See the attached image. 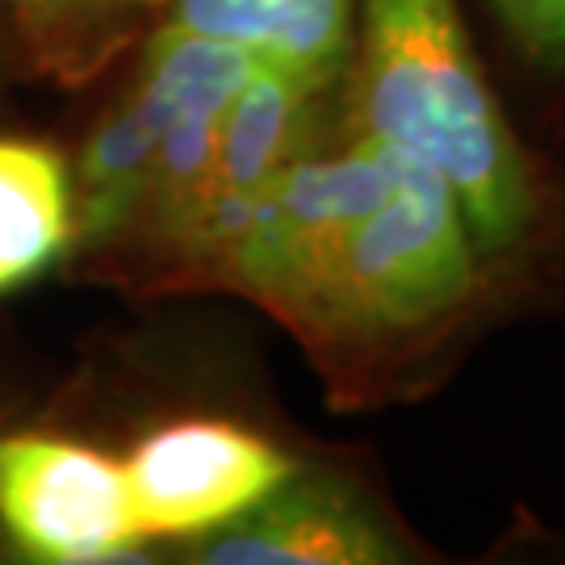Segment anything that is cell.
<instances>
[{
  "mask_svg": "<svg viewBox=\"0 0 565 565\" xmlns=\"http://www.w3.org/2000/svg\"><path fill=\"white\" fill-rule=\"evenodd\" d=\"M482 252L452 184L394 147L377 202L331 239L285 319L319 335H398L452 315L473 294Z\"/></svg>",
  "mask_w": 565,
  "mask_h": 565,
  "instance_id": "cell-2",
  "label": "cell"
},
{
  "mask_svg": "<svg viewBox=\"0 0 565 565\" xmlns=\"http://www.w3.org/2000/svg\"><path fill=\"white\" fill-rule=\"evenodd\" d=\"M323 84L306 81L273 60H256L235 102L226 105L218 130V156L205 184L202 210L184 239L181 256L205 268H223L231 243L239 239L243 223L260 189L294 156L319 142V102Z\"/></svg>",
  "mask_w": 565,
  "mask_h": 565,
  "instance_id": "cell-6",
  "label": "cell"
},
{
  "mask_svg": "<svg viewBox=\"0 0 565 565\" xmlns=\"http://www.w3.org/2000/svg\"><path fill=\"white\" fill-rule=\"evenodd\" d=\"M356 130L436 168L482 260L541 218L536 181L457 13V0H361Z\"/></svg>",
  "mask_w": 565,
  "mask_h": 565,
  "instance_id": "cell-1",
  "label": "cell"
},
{
  "mask_svg": "<svg viewBox=\"0 0 565 565\" xmlns=\"http://www.w3.org/2000/svg\"><path fill=\"white\" fill-rule=\"evenodd\" d=\"M139 4H147V9H151V4H168V0H139Z\"/></svg>",
  "mask_w": 565,
  "mask_h": 565,
  "instance_id": "cell-12",
  "label": "cell"
},
{
  "mask_svg": "<svg viewBox=\"0 0 565 565\" xmlns=\"http://www.w3.org/2000/svg\"><path fill=\"white\" fill-rule=\"evenodd\" d=\"M256 55L163 21L147 42L135 84L105 109L84 142L76 172V239L109 243L139 223L160 139L184 109L231 102L252 76Z\"/></svg>",
  "mask_w": 565,
  "mask_h": 565,
  "instance_id": "cell-3",
  "label": "cell"
},
{
  "mask_svg": "<svg viewBox=\"0 0 565 565\" xmlns=\"http://www.w3.org/2000/svg\"><path fill=\"white\" fill-rule=\"evenodd\" d=\"M121 465L147 541H202L298 473L273 440L202 415L147 431Z\"/></svg>",
  "mask_w": 565,
  "mask_h": 565,
  "instance_id": "cell-5",
  "label": "cell"
},
{
  "mask_svg": "<svg viewBox=\"0 0 565 565\" xmlns=\"http://www.w3.org/2000/svg\"><path fill=\"white\" fill-rule=\"evenodd\" d=\"M494 9L527 60L565 67V0H494Z\"/></svg>",
  "mask_w": 565,
  "mask_h": 565,
  "instance_id": "cell-10",
  "label": "cell"
},
{
  "mask_svg": "<svg viewBox=\"0 0 565 565\" xmlns=\"http://www.w3.org/2000/svg\"><path fill=\"white\" fill-rule=\"evenodd\" d=\"M356 0H168V21L235 42L256 60H273L306 81H340L352 46Z\"/></svg>",
  "mask_w": 565,
  "mask_h": 565,
  "instance_id": "cell-8",
  "label": "cell"
},
{
  "mask_svg": "<svg viewBox=\"0 0 565 565\" xmlns=\"http://www.w3.org/2000/svg\"><path fill=\"white\" fill-rule=\"evenodd\" d=\"M18 13L39 34L55 42H72L93 34L102 21H109L118 9H135L139 0H13Z\"/></svg>",
  "mask_w": 565,
  "mask_h": 565,
  "instance_id": "cell-11",
  "label": "cell"
},
{
  "mask_svg": "<svg viewBox=\"0 0 565 565\" xmlns=\"http://www.w3.org/2000/svg\"><path fill=\"white\" fill-rule=\"evenodd\" d=\"M406 553L382 515L335 478H289L198 541L205 565H390Z\"/></svg>",
  "mask_w": 565,
  "mask_h": 565,
  "instance_id": "cell-7",
  "label": "cell"
},
{
  "mask_svg": "<svg viewBox=\"0 0 565 565\" xmlns=\"http://www.w3.org/2000/svg\"><path fill=\"white\" fill-rule=\"evenodd\" d=\"M76 239V189L55 147L0 139V294L34 281Z\"/></svg>",
  "mask_w": 565,
  "mask_h": 565,
  "instance_id": "cell-9",
  "label": "cell"
},
{
  "mask_svg": "<svg viewBox=\"0 0 565 565\" xmlns=\"http://www.w3.org/2000/svg\"><path fill=\"white\" fill-rule=\"evenodd\" d=\"M0 527L46 565L121 562L147 545L126 465L55 431L0 436Z\"/></svg>",
  "mask_w": 565,
  "mask_h": 565,
  "instance_id": "cell-4",
  "label": "cell"
}]
</instances>
